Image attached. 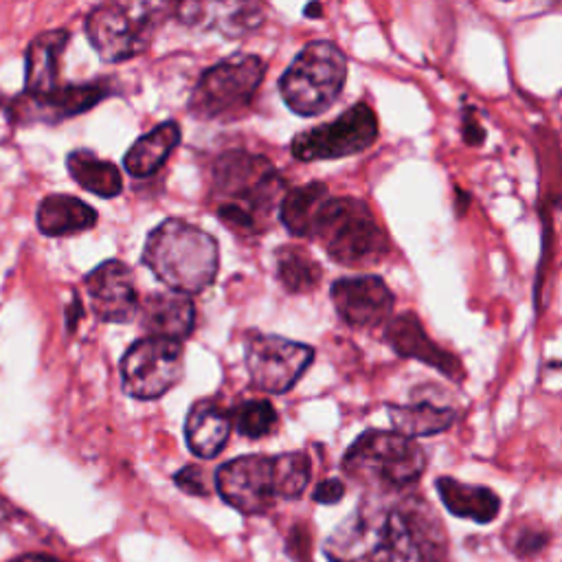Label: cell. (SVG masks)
<instances>
[{
  "label": "cell",
  "mask_w": 562,
  "mask_h": 562,
  "mask_svg": "<svg viewBox=\"0 0 562 562\" xmlns=\"http://www.w3.org/2000/svg\"><path fill=\"white\" fill-rule=\"evenodd\" d=\"M329 562H446V538L419 496L362 505L325 544Z\"/></svg>",
  "instance_id": "6da1fadb"
},
{
  "label": "cell",
  "mask_w": 562,
  "mask_h": 562,
  "mask_svg": "<svg viewBox=\"0 0 562 562\" xmlns=\"http://www.w3.org/2000/svg\"><path fill=\"white\" fill-rule=\"evenodd\" d=\"M288 193L274 165L248 151H224L213 162L211 202L215 217L237 235H261Z\"/></svg>",
  "instance_id": "7a4b0ae2"
},
{
  "label": "cell",
  "mask_w": 562,
  "mask_h": 562,
  "mask_svg": "<svg viewBox=\"0 0 562 562\" xmlns=\"http://www.w3.org/2000/svg\"><path fill=\"white\" fill-rule=\"evenodd\" d=\"M310 457L283 452L277 457L246 454L226 461L215 472L220 496L244 514H263L277 498H296L310 483Z\"/></svg>",
  "instance_id": "3957f363"
},
{
  "label": "cell",
  "mask_w": 562,
  "mask_h": 562,
  "mask_svg": "<svg viewBox=\"0 0 562 562\" xmlns=\"http://www.w3.org/2000/svg\"><path fill=\"white\" fill-rule=\"evenodd\" d=\"M143 263L171 292L189 296L206 290L215 281L220 250L213 235L171 217L147 235Z\"/></svg>",
  "instance_id": "277c9868"
},
{
  "label": "cell",
  "mask_w": 562,
  "mask_h": 562,
  "mask_svg": "<svg viewBox=\"0 0 562 562\" xmlns=\"http://www.w3.org/2000/svg\"><path fill=\"white\" fill-rule=\"evenodd\" d=\"M312 239L329 259L349 268L375 266L389 255V235L373 211L358 198H327L321 206Z\"/></svg>",
  "instance_id": "5b68a950"
},
{
  "label": "cell",
  "mask_w": 562,
  "mask_h": 562,
  "mask_svg": "<svg viewBox=\"0 0 562 562\" xmlns=\"http://www.w3.org/2000/svg\"><path fill=\"white\" fill-rule=\"evenodd\" d=\"M342 470L382 492H404L426 470L424 448L395 430H364L345 452Z\"/></svg>",
  "instance_id": "8992f818"
},
{
  "label": "cell",
  "mask_w": 562,
  "mask_h": 562,
  "mask_svg": "<svg viewBox=\"0 0 562 562\" xmlns=\"http://www.w3.org/2000/svg\"><path fill=\"white\" fill-rule=\"evenodd\" d=\"M345 79V53L334 42L318 40L301 48L281 75L279 92L292 112L301 116H316L340 97Z\"/></svg>",
  "instance_id": "52a82bcc"
},
{
  "label": "cell",
  "mask_w": 562,
  "mask_h": 562,
  "mask_svg": "<svg viewBox=\"0 0 562 562\" xmlns=\"http://www.w3.org/2000/svg\"><path fill=\"white\" fill-rule=\"evenodd\" d=\"M173 7L167 2H103L86 18V35L108 64L140 55Z\"/></svg>",
  "instance_id": "ba28073f"
},
{
  "label": "cell",
  "mask_w": 562,
  "mask_h": 562,
  "mask_svg": "<svg viewBox=\"0 0 562 562\" xmlns=\"http://www.w3.org/2000/svg\"><path fill=\"white\" fill-rule=\"evenodd\" d=\"M263 75L261 57L250 53L231 55L202 72L189 97V112L204 121H231L250 108Z\"/></svg>",
  "instance_id": "9c48e42d"
},
{
  "label": "cell",
  "mask_w": 562,
  "mask_h": 562,
  "mask_svg": "<svg viewBox=\"0 0 562 562\" xmlns=\"http://www.w3.org/2000/svg\"><path fill=\"white\" fill-rule=\"evenodd\" d=\"M184 375L182 342L145 336L127 347L121 360L123 391L134 400H156Z\"/></svg>",
  "instance_id": "30bf717a"
},
{
  "label": "cell",
  "mask_w": 562,
  "mask_h": 562,
  "mask_svg": "<svg viewBox=\"0 0 562 562\" xmlns=\"http://www.w3.org/2000/svg\"><path fill=\"white\" fill-rule=\"evenodd\" d=\"M378 138V116L364 101L351 105L325 125L294 136L292 154L299 160H336L369 149Z\"/></svg>",
  "instance_id": "8fae6325"
},
{
  "label": "cell",
  "mask_w": 562,
  "mask_h": 562,
  "mask_svg": "<svg viewBox=\"0 0 562 562\" xmlns=\"http://www.w3.org/2000/svg\"><path fill=\"white\" fill-rule=\"evenodd\" d=\"M314 360L310 345L274 334H250L246 338V369L250 382L268 393L290 391Z\"/></svg>",
  "instance_id": "7c38bea8"
},
{
  "label": "cell",
  "mask_w": 562,
  "mask_h": 562,
  "mask_svg": "<svg viewBox=\"0 0 562 562\" xmlns=\"http://www.w3.org/2000/svg\"><path fill=\"white\" fill-rule=\"evenodd\" d=\"M329 296L338 316L356 329H369L389 323L395 305L393 292L375 274L342 277L331 283Z\"/></svg>",
  "instance_id": "4fadbf2b"
},
{
  "label": "cell",
  "mask_w": 562,
  "mask_h": 562,
  "mask_svg": "<svg viewBox=\"0 0 562 562\" xmlns=\"http://www.w3.org/2000/svg\"><path fill=\"white\" fill-rule=\"evenodd\" d=\"M112 94L110 83L105 81H90V83H68L59 86L55 92L46 97H29L20 94L9 105V116L15 123H59L92 110L99 101Z\"/></svg>",
  "instance_id": "5bb4252c"
},
{
  "label": "cell",
  "mask_w": 562,
  "mask_h": 562,
  "mask_svg": "<svg viewBox=\"0 0 562 562\" xmlns=\"http://www.w3.org/2000/svg\"><path fill=\"white\" fill-rule=\"evenodd\" d=\"M92 312L103 323H130L138 314V294L132 270L119 261L108 259L90 270L83 279Z\"/></svg>",
  "instance_id": "9a60e30c"
},
{
  "label": "cell",
  "mask_w": 562,
  "mask_h": 562,
  "mask_svg": "<svg viewBox=\"0 0 562 562\" xmlns=\"http://www.w3.org/2000/svg\"><path fill=\"white\" fill-rule=\"evenodd\" d=\"M384 340L386 345L402 358L419 360L432 369H437L441 375H446L452 382H461L465 378V369L461 360L441 349L422 327L419 318L413 312H404L397 316H391L384 325Z\"/></svg>",
  "instance_id": "2e32d148"
},
{
  "label": "cell",
  "mask_w": 562,
  "mask_h": 562,
  "mask_svg": "<svg viewBox=\"0 0 562 562\" xmlns=\"http://www.w3.org/2000/svg\"><path fill=\"white\" fill-rule=\"evenodd\" d=\"M195 323V307L187 294L154 292L138 305V325L151 338L182 342Z\"/></svg>",
  "instance_id": "e0dca14e"
},
{
  "label": "cell",
  "mask_w": 562,
  "mask_h": 562,
  "mask_svg": "<svg viewBox=\"0 0 562 562\" xmlns=\"http://www.w3.org/2000/svg\"><path fill=\"white\" fill-rule=\"evenodd\" d=\"M178 20L204 29H217L226 37H244L263 22V7L257 2H184L173 4Z\"/></svg>",
  "instance_id": "ac0fdd59"
},
{
  "label": "cell",
  "mask_w": 562,
  "mask_h": 562,
  "mask_svg": "<svg viewBox=\"0 0 562 562\" xmlns=\"http://www.w3.org/2000/svg\"><path fill=\"white\" fill-rule=\"evenodd\" d=\"M68 31L55 29L35 35L24 53V94L46 97L59 88V59L68 44Z\"/></svg>",
  "instance_id": "d6986e66"
},
{
  "label": "cell",
  "mask_w": 562,
  "mask_h": 562,
  "mask_svg": "<svg viewBox=\"0 0 562 562\" xmlns=\"http://www.w3.org/2000/svg\"><path fill=\"white\" fill-rule=\"evenodd\" d=\"M231 413L215 400H195L184 419V439L195 457H217L231 435Z\"/></svg>",
  "instance_id": "ffe728a7"
},
{
  "label": "cell",
  "mask_w": 562,
  "mask_h": 562,
  "mask_svg": "<svg viewBox=\"0 0 562 562\" xmlns=\"http://www.w3.org/2000/svg\"><path fill=\"white\" fill-rule=\"evenodd\" d=\"M435 487L443 507L459 518L485 525L494 520L501 512L498 494L485 485H470L452 476H439L435 481Z\"/></svg>",
  "instance_id": "44dd1931"
},
{
  "label": "cell",
  "mask_w": 562,
  "mask_h": 562,
  "mask_svg": "<svg viewBox=\"0 0 562 562\" xmlns=\"http://www.w3.org/2000/svg\"><path fill=\"white\" fill-rule=\"evenodd\" d=\"M35 222L42 235L61 237L92 228L97 224V213L90 204L75 195L50 193L37 204Z\"/></svg>",
  "instance_id": "7402d4cb"
},
{
  "label": "cell",
  "mask_w": 562,
  "mask_h": 562,
  "mask_svg": "<svg viewBox=\"0 0 562 562\" xmlns=\"http://www.w3.org/2000/svg\"><path fill=\"white\" fill-rule=\"evenodd\" d=\"M178 143H180V125L176 121H165L136 138V143L125 151L123 165L130 176L147 178L165 165V160L169 158V154L176 149Z\"/></svg>",
  "instance_id": "603a6c76"
},
{
  "label": "cell",
  "mask_w": 562,
  "mask_h": 562,
  "mask_svg": "<svg viewBox=\"0 0 562 562\" xmlns=\"http://www.w3.org/2000/svg\"><path fill=\"white\" fill-rule=\"evenodd\" d=\"M386 413L391 417L393 430L411 439L443 432L457 419L454 408L428 400H415L411 404H391Z\"/></svg>",
  "instance_id": "cb8c5ba5"
},
{
  "label": "cell",
  "mask_w": 562,
  "mask_h": 562,
  "mask_svg": "<svg viewBox=\"0 0 562 562\" xmlns=\"http://www.w3.org/2000/svg\"><path fill=\"white\" fill-rule=\"evenodd\" d=\"M327 198H329V191L323 182H307V184L288 189L279 206L281 224L294 237H312L316 215Z\"/></svg>",
  "instance_id": "d4e9b609"
},
{
  "label": "cell",
  "mask_w": 562,
  "mask_h": 562,
  "mask_svg": "<svg viewBox=\"0 0 562 562\" xmlns=\"http://www.w3.org/2000/svg\"><path fill=\"white\" fill-rule=\"evenodd\" d=\"M70 178L86 191L99 198H114L123 189V178L114 162L99 158L88 149H75L66 156Z\"/></svg>",
  "instance_id": "484cf974"
},
{
  "label": "cell",
  "mask_w": 562,
  "mask_h": 562,
  "mask_svg": "<svg viewBox=\"0 0 562 562\" xmlns=\"http://www.w3.org/2000/svg\"><path fill=\"white\" fill-rule=\"evenodd\" d=\"M274 270L277 279L290 294H307L318 288L323 279L321 263L296 244L279 246L274 252Z\"/></svg>",
  "instance_id": "4316f807"
},
{
  "label": "cell",
  "mask_w": 562,
  "mask_h": 562,
  "mask_svg": "<svg viewBox=\"0 0 562 562\" xmlns=\"http://www.w3.org/2000/svg\"><path fill=\"white\" fill-rule=\"evenodd\" d=\"M233 428L248 439H261L277 426V411L268 400H250L231 411Z\"/></svg>",
  "instance_id": "83f0119b"
},
{
  "label": "cell",
  "mask_w": 562,
  "mask_h": 562,
  "mask_svg": "<svg viewBox=\"0 0 562 562\" xmlns=\"http://www.w3.org/2000/svg\"><path fill=\"white\" fill-rule=\"evenodd\" d=\"M544 544H547L544 529H538L531 525H522L518 531L512 533V540H507V547L520 558H531L540 553Z\"/></svg>",
  "instance_id": "f1b7e54d"
},
{
  "label": "cell",
  "mask_w": 562,
  "mask_h": 562,
  "mask_svg": "<svg viewBox=\"0 0 562 562\" xmlns=\"http://www.w3.org/2000/svg\"><path fill=\"white\" fill-rule=\"evenodd\" d=\"M176 485L180 490H184L187 494H195V496H204L209 494V483H206V474L200 465H184L182 470L176 472L173 476Z\"/></svg>",
  "instance_id": "f546056e"
},
{
  "label": "cell",
  "mask_w": 562,
  "mask_h": 562,
  "mask_svg": "<svg viewBox=\"0 0 562 562\" xmlns=\"http://www.w3.org/2000/svg\"><path fill=\"white\" fill-rule=\"evenodd\" d=\"M345 496V483L340 479H325L314 490V501L323 505H334Z\"/></svg>",
  "instance_id": "4dcf8cb0"
},
{
  "label": "cell",
  "mask_w": 562,
  "mask_h": 562,
  "mask_svg": "<svg viewBox=\"0 0 562 562\" xmlns=\"http://www.w3.org/2000/svg\"><path fill=\"white\" fill-rule=\"evenodd\" d=\"M485 127L481 125V121L476 119V114L472 110H465L463 112V125H461V136L468 145H483L485 140Z\"/></svg>",
  "instance_id": "1f68e13d"
},
{
  "label": "cell",
  "mask_w": 562,
  "mask_h": 562,
  "mask_svg": "<svg viewBox=\"0 0 562 562\" xmlns=\"http://www.w3.org/2000/svg\"><path fill=\"white\" fill-rule=\"evenodd\" d=\"M81 303L79 301H72V312H68V329H72V325H75V321L79 318L81 321Z\"/></svg>",
  "instance_id": "d6a6232c"
},
{
  "label": "cell",
  "mask_w": 562,
  "mask_h": 562,
  "mask_svg": "<svg viewBox=\"0 0 562 562\" xmlns=\"http://www.w3.org/2000/svg\"><path fill=\"white\" fill-rule=\"evenodd\" d=\"M321 11H323V7L321 4H307L305 9H303V13L307 15V18H321Z\"/></svg>",
  "instance_id": "836d02e7"
},
{
  "label": "cell",
  "mask_w": 562,
  "mask_h": 562,
  "mask_svg": "<svg viewBox=\"0 0 562 562\" xmlns=\"http://www.w3.org/2000/svg\"><path fill=\"white\" fill-rule=\"evenodd\" d=\"M13 562H55L50 558H40V555H29V558H18Z\"/></svg>",
  "instance_id": "e575fe53"
},
{
  "label": "cell",
  "mask_w": 562,
  "mask_h": 562,
  "mask_svg": "<svg viewBox=\"0 0 562 562\" xmlns=\"http://www.w3.org/2000/svg\"><path fill=\"white\" fill-rule=\"evenodd\" d=\"M2 516H4V512H2V507H0V520H2Z\"/></svg>",
  "instance_id": "d590c367"
},
{
  "label": "cell",
  "mask_w": 562,
  "mask_h": 562,
  "mask_svg": "<svg viewBox=\"0 0 562 562\" xmlns=\"http://www.w3.org/2000/svg\"><path fill=\"white\" fill-rule=\"evenodd\" d=\"M0 103H2V94H0Z\"/></svg>",
  "instance_id": "8d00e7d4"
}]
</instances>
